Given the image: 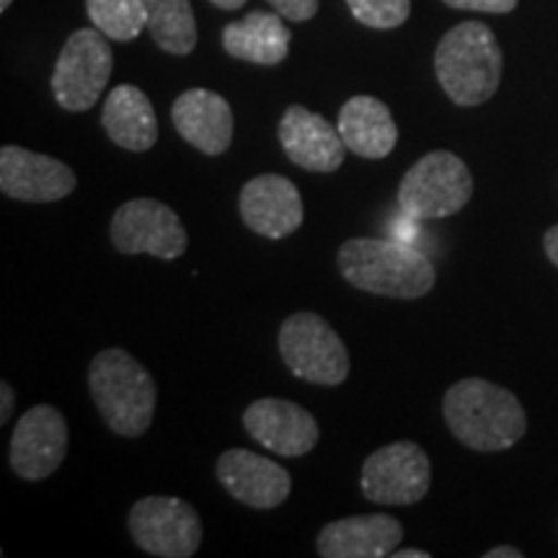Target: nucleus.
Instances as JSON below:
<instances>
[{
  "instance_id": "obj_1",
  "label": "nucleus",
  "mask_w": 558,
  "mask_h": 558,
  "mask_svg": "<svg viewBox=\"0 0 558 558\" xmlns=\"http://www.w3.org/2000/svg\"><path fill=\"white\" fill-rule=\"evenodd\" d=\"M442 416L452 437L476 452L509 450L527 432V414L512 390L484 378H465L448 388Z\"/></svg>"
},
{
  "instance_id": "obj_2",
  "label": "nucleus",
  "mask_w": 558,
  "mask_h": 558,
  "mask_svg": "<svg viewBox=\"0 0 558 558\" xmlns=\"http://www.w3.org/2000/svg\"><path fill=\"white\" fill-rule=\"evenodd\" d=\"M337 267L352 288L393 300L432 292L437 269L422 251L390 239H349L337 251Z\"/></svg>"
},
{
  "instance_id": "obj_3",
  "label": "nucleus",
  "mask_w": 558,
  "mask_h": 558,
  "mask_svg": "<svg viewBox=\"0 0 558 558\" xmlns=\"http://www.w3.org/2000/svg\"><path fill=\"white\" fill-rule=\"evenodd\" d=\"M88 390L104 424L120 437H143L156 416L158 386L128 349H101L88 365Z\"/></svg>"
},
{
  "instance_id": "obj_4",
  "label": "nucleus",
  "mask_w": 558,
  "mask_h": 558,
  "mask_svg": "<svg viewBox=\"0 0 558 558\" xmlns=\"http://www.w3.org/2000/svg\"><path fill=\"white\" fill-rule=\"evenodd\" d=\"M501 54L497 34L481 21H463L439 39L435 73L439 86L458 107H478L497 94L501 83Z\"/></svg>"
},
{
  "instance_id": "obj_5",
  "label": "nucleus",
  "mask_w": 558,
  "mask_h": 558,
  "mask_svg": "<svg viewBox=\"0 0 558 558\" xmlns=\"http://www.w3.org/2000/svg\"><path fill=\"white\" fill-rule=\"evenodd\" d=\"M469 166L450 150H432L403 173L399 184L401 213L414 222L442 220L471 202Z\"/></svg>"
},
{
  "instance_id": "obj_6",
  "label": "nucleus",
  "mask_w": 558,
  "mask_h": 558,
  "mask_svg": "<svg viewBox=\"0 0 558 558\" xmlns=\"http://www.w3.org/2000/svg\"><path fill=\"white\" fill-rule=\"evenodd\" d=\"M277 347L284 365L300 380L333 388L349 378L347 344L318 313L300 311L284 318Z\"/></svg>"
},
{
  "instance_id": "obj_7",
  "label": "nucleus",
  "mask_w": 558,
  "mask_h": 558,
  "mask_svg": "<svg viewBox=\"0 0 558 558\" xmlns=\"http://www.w3.org/2000/svg\"><path fill=\"white\" fill-rule=\"evenodd\" d=\"M114 54H111L109 37L96 29L73 32L58 54L52 70V96L65 111L81 114L94 109L109 86Z\"/></svg>"
},
{
  "instance_id": "obj_8",
  "label": "nucleus",
  "mask_w": 558,
  "mask_h": 558,
  "mask_svg": "<svg viewBox=\"0 0 558 558\" xmlns=\"http://www.w3.org/2000/svg\"><path fill=\"white\" fill-rule=\"evenodd\" d=\"M109 239L124 256L148 254L160 262H177L190 246V233L177 209L153 197H135L117 207Z\"/></svg>"
},
{
  "instance_id": "obj_9",
  "label": "nucleus",
  "mask_w": 558,
  "mask_h": 558,
  "mask_svg": "<svg viewBox=\"0 0 558 558\" xmlns=\"http://www.w3.org/2000/svg\"><path fill=\"white\" fill-rule=\"evenodd\" d=\"M130 538L158 558H192L202 546V520L190 501L145 497L128 514Z\"/></svg>"
},
{
  "instance_id": "obj_10",
  "label": "nucleus",
  "mask_w": 558,
  "mask_h": 558,
  "mask_svg": "<svg viewBox=\"0 0 558 558\" xmlns=\"http://www.w3.org/2000/svg\"><path fill=\"white\" fill-rule=\"evenodd\" d=\"M432 463L416 442L386 445L365 460L360 488L365 499L383 507H411L429 494Z\"/></svg>"
},
{
  "instance_id": "obj_11",
  "label": "nucleus",
  "mask_w": 558,
  "mask_h": 558,
  "mask_svg": "<svg viewBox=\"0 0 558 558\" xmlns=\"http://www.w3.org/2000/svg\"><path fill=\"white\" fill-rule=\"evenodd\" d=\"M70 429L60 409L37 403L24 411L13 427L9 463L24 481H45L60 469L68 456Z\"/></svg>"
},
{
  "instance_id": "obj_12",
  "label": "nucleus",
  "mask_w": 558,
  "mask_h": 558,
  "mask_svg": "<svg viewBox=\"0 0 558 558\" xmlns=\"http://www.w3.org/2000/svg\"><path fill=\"white\" fill-rule=\"evenodd\" d=\"M78 177L62 160L34 153L19 145L0 148V192L3 197L32 205H50L70 197Z\"/></svg>"
},
{
  "instance_id": "obj_13",
  "label": "nucleus",
  "mask_w": 558,
  "mask_h": 558,
  "mask_svg": "<svg viewBox=\"0 0 558 558\" xmlns=\"http://www.w3.org/2000/svg\"><path fill=\"white\" fill-rule=\"evenodd\" d=\"M248 437L279 458H303L316 448L320 429L316 416L295 401L256 399L243 411Z\"/></svg>"
},
{
  "instance_id": "obj_14",
  "label": "nucleus",
  "mask_w": 558,
  "mask_h": 558,
  "mask_svg": "<svg viewBox=\"0 0 558 558\" xmlns=\"http://www.w3.org/2000/svg\"><path fill=\"white\" fill-rule=\"evenodd\" d=\"M239 213L248 230L269 241H282L303 226V197L288 177L259 173L239 194Z\"/></svg>"
},
{
  "instance_id": "obj_15",
  "label": "nucleus",
  "mask_w": 558,
  "mask_h": 558,
  "mask_svg": "<svg viewBox=\"0 0 558 558\" xmlns=\"http://www.w3.org/2000/svg\"><path fill=\"white\" fill-rule=\"evenodd\" d=\"M220 486L251 509H275L284 505L292 492L288 469L246 448H230L215 465Z\"/></svg>"
},
{
  "instance_id": "obj_16",
  "label": "nucleus",
  "mask_w": 558,
  "mask_h": 558,
  "mask_svg": "<svg viewBox=\"0 0 558 558\" xmlns=\"http://www.w3.org/2000/svg\"><path fill=\"white\" fill-rule=\"evenodd\" d=\"M277 135L290 163L311 173L339 171L349 150L339 128H333L316 111L300 107V104L284 109Z\"/></svg>"
},
{
  "instance_id": "obj_17",
  "label": "nucleus",
  "mask_w": 558,
  "mask_h": 558,
  "mask_svg": "<svg viewBox=\"0 0 558 558\" xmlns=\"http://www.w3.org/2000/svg\"><path fill=\"white\" fill-rule=\"evenodd\" d=\"M401 541L403 525L393 514H354L320 527L316 550L324 558H388Z\"/></svg>"
},
{
  "instance_id": "obj_18",
  "label": "nucleus",
  "mask_w": 558,
  "mask_h": 558,
  "mask_svg": "<svg viewBox=\"0 0 558 558\" xmlns=\"http://www.w3.org/2000/svg\"><path fill=\"white\" fill-rule=\"evenodd\" d=\"M171 122L179 135L205 156H222L233 145V109L215 90H184L173 101Z\"/></svg>"
},
{
  "instance_id": "obj_19",
  "label": "nucleus",
  "mask_w": 558,
  "mask_h": 558,
  "mask_svg": "<svg viewBox=\"0 0 558 558\" xmlns=\"http://www.w3.org/2000/svg\"><path fill=\"white\" fill-rule=\"evenodd\" d=\"M339 132L347 148L367 160L388 158L399 143V128L388 104L365 94L352 96L339 109Z\"/></svg>"
},
{
  "instance_id": "obj_20",
  "label": "nucleus",
  "mask_w": 558,
  "mask_h": 558,
  "mask_svg": "<svg viewBox=\"0 0 558 558\" xmlns=\"http://www.w3.org/2000/svg\"><path fill=\"white\" fill-rule=\"evenodd\" d=\"M101 128L111 143L130 153H145L158 143L156 109L148 94L130 83L109 90L101 111Z\"/></svg>"
},
{
  "instance_id": "obj_21",
  "label": "nucleus",
  "mask_w": 558,
  "mask_h": 558,
  "mask_svg": "<svg viewBox=\"0 0 558 558\" xmlns=\"http://www.w3.org/2000/svg\"><path fill=\"white\" fill-rule=\"evenodd\" d=\"M220 39L222 50L230 58L251 62V65L275 68L288 58L292 32L284 26L282 13L251 11L246 19L228 24Z\"/></svg>"
},
{
  "instance_id": "obj_22",
  "label": "nucleus",
  "mask_w": 558,
  "mask_h": 558,
  "mask_svg": "<svg viewBox=\"0 0 558 558\" xmlns=\"http://www.w3.org/2000/svg\"><path fill=\"white\" fill-rule=\"evenodd\" d=\"M148 11V34L163 52L186 58L197 47V19L192 0H143Z\"/></svg>"
},
{
  "instance_id": "obj_23",
  "label": "nucleus",
  "mask_w": 558,
  "mask_h": 558,
  "mask_svg": "<svg viewBox=\"0 0 558 558\" xmlns=\"http://www.w3.org/2000/svg\"><path fill=\"white\" fill-rule=\"evenodd\" d=\"M86 11L90 24L114 41H132L148 32L143 0H86Z\"/></svg>"
},
{
  "instance_id": "obj_24",
  "label": "nucleus",
  "mask_w": 558,
  "mask_h": 558,
  "mask_svg": "<svg viewBox=\"0 0 558 558\" xmlns=\"http://www.w3.org/2000/svg\"><path fill=\"white\" fill-rule=\"evenodd\" d=\"M347 5L362 26L378 32L399 29L411 16V0H347Z\"/></svg>"
},
{
  "instance_id": "obj_25",
  "label": "nucleus",
  "mask_w": 558,
  "mask_h": 558,
  "mask_svg": "<svg viewBox=\"0 0 558 558\" xmlns=\"http://www.w3.org/2000/svg\"><path fill=\"white\" fill-rule=\"evenodd\" d=\"M288 21H311L318 13V0H267Z\"/></svg>"
},
{
  "instance_id": "obj_26",
  "label": "nucleus",
  "mask_w": 558,
  "mask_h": 558,
  "mask_svg": "<svg viewBox=\"0 0 558 558\" xmlns=\"http://www.w3.org/2000/svg\"><path fill=\"white\" fill-rule=\"evenodd\" d=\"M442 3L458 11L478 13H509L518 9V0H442Z\"/></svg>"
},
{
  "instance_id": "obj_27",
  "label": "nucleus",
  "mask_w": 558,
  "mask_h": 558,
  "mask_svg": "<svg viewBox=\"0 0 558 558\" xmlns=\"http://www.w3.org/2000/svg\"><path fill=\"white\" fill-rule=\"evenodd\" d=\"M16 407V393H13L11 383H0V424H9L11 411Z\"/></svg>"
},
{
  "instance_id": "obj_28",
  "label": "nucleus",
  "mask_w": 558,
  "mask_h": 558,
  "mask_svg": "<svg viewBox=\"0 0 558 558\" xmlns=\"http://www.w3.org/2000/svg\"><path fill=\"white\" fill-rule=\"evenodd\" d=\"M543 248H546V256L554 267H558V226L548 228L546 235H543Z\"/></svg>"
},
{
  "instance_id": "obj_29",
  "label": "nucleus",
  "mask_w": 558,
  "mask_h": 558,
  "mask_svg": "<svg viewBox=\"0 0 558 558\" xmlns=\"http://www.w3.org/2000/svg\"><path fill=\"white\" fill-rule=\"evenodd\" d=\"M484 556L486 558H522V550L512 548V546H497V548L486 550Z\"/></svg>"
},
{
  "instance_id": "obj_30",
  "label": "nucleus",
  "mask_w": 558,
  "mask_h": 558,
  "mask_svg": "<svg viewBox=\"0 0 558 558\" xmlns=\"http://www.w3.org/2000/svg\"><path fill=\"white\" fill-rule=\"evenodd\" d=\"M209 3L218 5V9H222V11H239L248 3V0H209Z\"/></svg>"
},
{
  "instance_id": "obj_31",
  "label": "nucleus",
  "mask_w": 558,
  "mask_h": 558,
  "mask_svg": "<svg viewBox=\"0 0 558 558\" xmlns=\"http://www.w3.org/2000/svg\"><path fill=\"white\" fill-rule=\"evenodd\" d=\"M393 556L396 558H429L427 550H422V548H401V550H396Z\"/></svg>"
},
{
  "instance_id": "obj_32",
  "label": "nucleus",
  "mask_w": 558,
  "mask_h": 558,
  "mask_svg": "<svg viewBox=\"0 0 558 558\" xmlns=\"http://www.w3.org/2000/svg\"><path fill=\"white\" fill-rule=\"evenodd\" d=\"M11 3H13V0H0V11H9Z\"/></svg>"
}]
</instances>
